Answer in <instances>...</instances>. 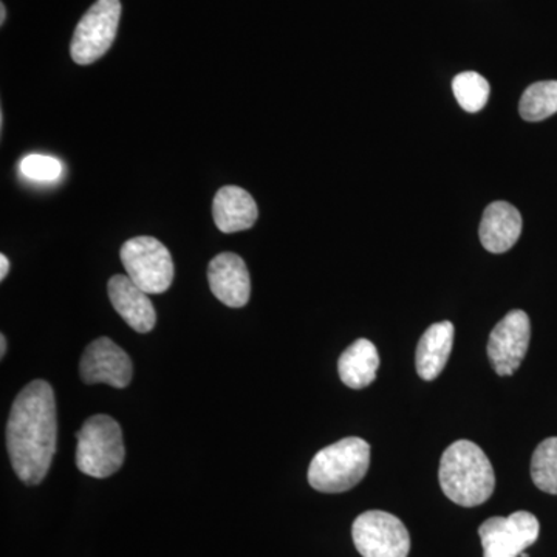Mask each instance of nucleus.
<instances>
[{
    "mask_svg": "<svg viewBox=\"0 0 557 557\" xmlns=\"http://www.w3.org/2000/svg\"><path fill=\"white\" fill-rule=\"evenodd\" d=\"M58 423L53 387L36 380L25 386L11 406L7 448L22 482L38 485L57 454Z\"/></svg>",
    "mask_w": 557,
    "mask_h": 557,
    "instance_id": "obj_1",
    "label": "nucleus"
},
{
    "mask_svg": "<svg viewBox=\"0 0 557 557\" xmlns=\"http://www.w3.org/2000/svg\"><path fill=\"white\" fill-rule=\"evenodd\" d=\"M440 486L454 504L479 507L496 486L493 465L483 449L468 440L453 443L440 460Z\"/></svg>",
    "mask_w": 557,
    "mask_h": 557,
    "instance_id": "obj_2",
    "label": "nucleus"
},
{
    "mask_svg": "<svg viewBox=\"0 0 557 557\" xmlns=\"http://www.w3.org/2000/svg\"><path fill=\"white\" fill-rule=\"evenodd\" d=\"M370 467V445L348 437L319 450L309 468V483L319 493H346L361 482Z\"/></svg>",
    "mask_w": 557,
    "mask_h": 557,
    "instance_id": "obj_3",
    "label": "nucleus"
},
{
    "mask_svg": "<svg viewBox=\"0 0 557 557\" xmlns=\"http://www.w3.org/2000/svg\"><path fill=\"white\" fill-rule=\"evenodd\" d=\"M76 465L83 474L106 479L115 474L124 463L123 432L120 424L108 416H95L78 432Z\"/></svg>",
    "mask_w": 557,
    "mask_h": 557,
    "instance_id": "obj_4",
    "label": "nucleus"
},
{
    "mask_svg": "<svg viewBox=\"0 0 557 557\" xmlns=\"http://www.w3.org/2000/svg\"><path fill=\"white\" fill-rule=\"evenodd\" d=\"M121 262L127 276L148 295H161L174 281L171 252L160 240L149 236L134 237L121 247Z\"/></svg>",
    "mask_w": 557,
    "mask_h": 557,
    "instance_id": "obj_5",
    "label": "nucleus"
},
{
    "mask_svg": "<svg viewBox=\"0 0 557 557\" xmlns=\"http://www.w3.org/2000/svg\"><path fill=\"white\" fill-rule=\"evenodd\" d=\"M121 17L120 0H97L84 14L73 35V61L79 65H90L108 53L119 32Z\"/></svg>",
    "mask_w": 557,
    "mask_h": 557,
    "instance_id": "obj_6",
    "label": "nucleus"
},
{
    "mask_svg": "<svg viewBox=\"0 0 557 557\" xmlns=\"http://www.w3.org/2000/svg\"><path fill=\"white\" fill-rule=\"evenodd\" d=\"M355 547L362 557H408V528L386 511L362 512L351 527Z\"/></svg>",
    "mask_w": 557,
    "mask_h": 557,
    "instance_id": "obj_7",
    "label": "nucleus"
},
{
    "mask_svg": "<svg viewBox=\"0 0 557 557\" xmlns=\"http://www.w3.org/2000/svg\"><path fill=\"white\" fill-rule=\"evenodd\" d=\"M541 525L528 511L512 512L508 518H491L479 528L483 557H519L537 541Z\"/></svg>",
    "mask_w": 557,
    "mask_h": 557,
    "instance_id": "obj_8",
    "label": "nucleus"
},
{
    "mask_svg": "<svg viewBox=\"0 0 557 557\" xmlns=\"http://www.w3.org/2000/svg\"><path fill=\"white\" fill-rule=\"evenodd\" d=\"M530 339L531 322L525 311H509L498 322L487 341V357L497 375H515L525 359Z\"/></svg>",
    "mask_w": 557,
    "mask_h": 557,
    "instance_id": "obj_9",
    "label": "nucleus"
},
{
    "mask_svg": "<svg viewBox=\"0 0 557 557\" xmlns=\"http://www.w3.org/2000/svg\"><path fill=\"white\" fill-rule=\"evenodd\" d=\"M81 379L86 384H109L116 388L129 386L134 368L129 355L112 339L98 338L84 351L79 362Z\"/></svg>",
    "mask_w": 557,
    "mask_h": 557,
    "instance_id": "obj_10",
    "label": "nucleus"
},
{
    "mask_svg": "<svg viewBox=\"0 0 557 557\" xmlns=\"http://www.w3.org/2000/svg\"><path fill=\"white\" fill-rule=\"evenodd\" d=\"M208 281L212 295L231 307L242 309L251 296V278L247 263L234 252H222L208 267Z\"/></svg>",
    "mask_w": 557,
    "mask_h": 557,
    "instance_id": "obj_11",
    "label": "nucleus"
},
{
    "mask_svg": "<svg viewBox=\"0 0 557 557\" xmlns=\"http://www.w3.org/2000/svg\"><path fill=\"white\" fill-rule=\"evenodd\" d=\"M108 289L113 309L131 329L138 333H149L156 327L157 313L152 300L129 276L116 274L110 278Z\"/></svg>",
    "mask_w": 557,
    "mask_h": 557,
    "instance_id": "obj_12",
    "label": "nucleus"
},
{
    "mask_svg": "<svg viewBox=\"0 0 557 557\" xmlns=\"http://www.w3.org/2000/svg\"><path fill=\"white\" fill-rule=\"evenodd\" d=\"M480 240L494 255H502L515 247L522 234V215L508 201H494L483 212Z\"/></svg>",
    "mask_w": 557,
    "mask_h": 557,
    "instance_id": "obj_13",
    "label": "nucleus"
},
{
    "mask_svg": "<svg viewBox=\"0 0 557 557\" xmlns=\"http://www.w3.org/2000/svg\"><path fill=\"white\" fill-rule=\"evenodd\" d=\"M212 214L215 226L225 234L252 228L259 218L258 205L251 194L239 186H225L215 194Z\"/></svg>",
    "mask_w": 557,
    "mask_h": 557,
    "instance_id": "obj_14",
    "label": "nucleus"
},
{
    "mask_svg": "<svg viewBox=\"0 0 557 557\" xmlns=\"http://www.w3.org/2000/svg\"><path fill=\"white\" fill-rule=\"evenodd\" d=\"M453 322L442 321L431 325L421 336L416 354L418 375L424 381L438 379L440 373L446 368L454 346Z\"/></svg>",
    "mask_w": 557,
    "mask_h": 557,
    "instance_id": "obj_15",
    "label": "nucleus"
},
{
    "mask_svg": "<svg viewBox=\"0 0 557 557\" xmlns=\"http://www.w3.org/2000/svg\"><path fill=\"white\" fill-rule=\"evenodd\" d=\"M380 369V355L375 344L369 339H358L341 355L339 379L350 388H364L376 380Z\"/></svg>",
    "mask_w": 557,
    "mask_h": 557,
    "instance_id": "obj_16",
    "label": "nucleus"
},
{
    "mask_svg": "<svg viewBox=\"0 0 557 557\" xmlns=\"http://www.w3.org/2000/svg\"><path fill=\"white\" fill-rule=\"evenodd\" d=\"M519 112L525 121L547 120L557 113V81L531 84L519 102Z\"/></svg>",
    "mask_w": 557,
    "mask_h": 557,
    "instance_id": "obj_17",
    "label": "nucleus"
},
{
    "mask_svg": "<svg viewBox=\"0 0 557 557\" xmlns=\"http://www.w3.org/2000/svg\"><path fill=\"white\" fill-rule=\"evenodd\" d=\"M531 479L539 490L557 496V437L544 440L534 450Z\"/></svg>",
    "mask_w": 557,
    "mask_h": 557,
    "instance_id": "obj_18",
    "label": "nucleus"
},
{
    "mask_svg": "<svg viewBox=\"0 0 557 557\" xmlns=\"http://www.w3.org/2000/svg\"><path fill=\"white\" fill-rule=\"evenodd\" d=\"M453 90L461 109L478 113L490 100L491 86L480 73L463 72L454 78Z\"/></svg>",
    "mask_w": 557,
    "mask_h": 557,
    "instance_id": "obj_19",
    "label": "nucleus"
},
{
    "mask_svg": "<svg viewBox=\"0 0 557 557\" xmlns=\"http://www.w3.org/2000/svg\"><path fill=\"white\" fill-rule=\"evenodd\" d=\"M21 172L25 177L39 180V182H51L60 177L62 166L60 161L53 157L46 156H28L22 160Z\"/></svg>",
    "mask_w": 557,
    "mask_h": 557,
    "instance_id": "obj_20",
    "label": "nucleus"
},
{
    "mask_svg": "<svg viewBox=\"0 0 557 557\" xmlns=\"http://www.w3.org/2000/svg\"><path fill=\"white\" fill-rule=\"evenodd\" d=\"M10 271V260L5 255L0 256V278H5L9 276Z\"/></svg>",
    "mask_w": 557,
    "mask_h": 557,
    "instance_id": "obj_21",
    "label": "nucleus"
},
{
    "mask_svg": "<svg viewBox=\"0 0 557 557\" xmlns=\"http://www.w3.org/2000/svg\"><path fill=\"white\" fill-rule=\"evenodd\" d=\"M7 351V338L5 335L0 336V357H5Z\"/></svg>",
    "mask_w": 557,
    "mask_h": 557,
    "instance_id": "obj_22",
    "label": "nucleus"
},
{
    "mask_svg": "<svg viewBox=\"0 0 557 557\" xmlns=\"http://www.w3.org/2000/svg\"><path fill=\"white\" fill-rule=\"evenodd\" d=\"M7 9L3 3H0V24H5Z\"/></svg>",
    "mask_w": 557,
    "mask_h": 557,
    "instance_id": "obj_23",
    "label": "nucleus"
}]
</instances>
